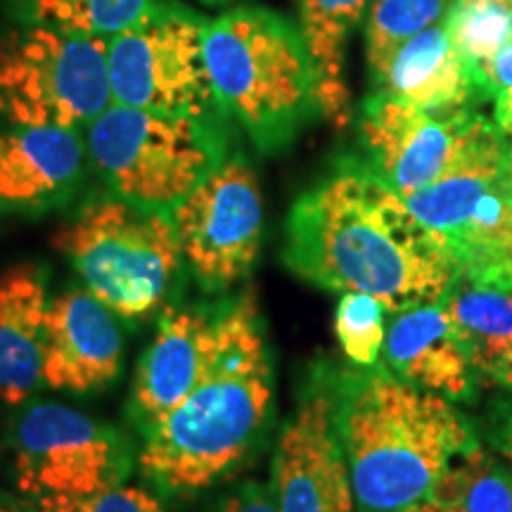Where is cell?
Returning a JSON list of instances; mask_svg holds the SVG:
<instances>
[{
    "label": "cell",
    "mask_w": 512,
    "mask_h": 512,
    "mask_svg": "<svg viewBox=\"0 0 512 512\" xmlns=\"http://www.w3.org/2000/svg\"><path fill=\"white\" fill-rule=\"evenodd\" d=\"M214 512H278L273 494L259 484H245L233 491Z\"/></svg>",
    "instance_id": "obj_29"
},
{
    "label": "cell",
    "mask_w": 512,
    "mask_h": 512,
    "mask_svg": "<svg viewBox=\"0 0 512 512\" xmlns=\"http://www.w3.org/2000/svg\"><path fill=\"white\" fill-rule=\"evenodd\" d=\"M86 140L74 128L12 126L0 133V211L62 207L86 176Z\"/></svg>",
    "instance_id": "obj_15"
},
{
    "label": "cell",
    "mask_w": 512,
    "mask_h": 512,
    "mask_svg": "<svg viewBox=\"0 0 512 512\" xmlns=\"http://www.w3.org/2000/svg\"><path fill=\"white\" fill-rule=\"evenodd\" d=\"M0 512H43L31 498H0Z\"/></svg>",
    "instance_id": "obj_33"
},
{
    "label": "cell",
    "mask_w": 512,
    "mask_h": 512,
    "mask_svg": "<svg viewBox=\"0 0 512 512\" xmlns=\"http://www.w3.org/2000/svg\"><path fill=\"white\" fill-rule=\"evenodd\" d=\"M10 460L19 494L38 501L83 498L124 484L133 456L114 427L79 408L41 401L15 420Z\"/></svg>",
    "instance_id": "obj_10"
},
{
    "label": "cell",
    "mask_w": 512,
    "mask_h": 512,
    "mask_svg": "<svg viewBox=\"0 0 512 512\" xmlns=\"http://www.w3.org/2000/svg\"><path fill=\"white\" fill-rule=\"evenodd\" d=\"M83 287L124 320H143L169 302L185 261L176 223L112 192L95 197L53 235Z\"/></svg>",
    "instance_id": "obj_5"
},
{
    "label": "cell",
    "mask_w": 512,
    "mask_h": 512,
    "mask_svg": "<svg viewBox=\"0 0 512 512\" xmlns=\"http://www.w3.org/2000/svg\"><path fill=\"white\" fill-rule=\"evenodd\" d=\"M373 0H294L318 74L320 117L344 131L354 119L347 83V50L351 34L361 27Z\"/></svg>",
    "instance_id": "obj_19"
},
{
    "label": "cell",
    "mask_w": 512,
    "mask_h": 512,
    "mask_svg": "<svg viewBox=\"0 0 512 512\" xmlns=\"http://www.w3.org/2000/svg\"><path fill=\"white\" fill-rule=\"evenodd\" d=\"M503 456L508 458V463L512 465V425L508 427V434L503 439Z\"/></svg>",
    "instance_id": "obj_35"
},
{
    "label": "cell",
    "mask_w": 512,
    "mask_h": 512,
    "mask_svg": "<svg viewBox=\"0 0 512 512\" xmlns=\"http://www.w3.org/2000/svg\"><path fill=\"white\" fill-rule=\"evenodd\" d=\"M36 503L43 512H164L155 496L126 484L83 498H38Z\"/></svg>",
    "instance_id": "obj_27"
},
{
    "label": "cell",
    "mask_w": 512,
    "mask_h": 512,
    "mask_svg": "<svg viewBox=\"0 0 512 512\" xmlns=\"http://www.w3.org/2000/svg\"><path fill=\"white\" fill-rule=\"evenodd\" d=\"M368 79L375 93L430 112L472 110L475 102L489 98L477 64L458 48L446 22L401 43Z\"/></svg>",
    "instance_id": "obj_16"
},
{
    "label": "cell",
    "mask_w": 512,
    "mask_h": 512,
    "mask_svg": "<svg viewBox=\"0 0 512 512\" xmlns=\"http://www.w3.org/2000/svg\"><path fill=\"white\" fill-rule=\"evenodd\" d=\"M508 169H510V174H512V143L508 145Z\"/></svg>",
    "instance_id": "obj_37"
},
{
    "label": "cell",
    "mask_w": 512,
    "mask_h": 512,
    "mask_svg": "<svg viewBox=\"0 0 512 512\" xmlns=\"http://www.w3.org/2000/svg\"><path fill=\"white\" fill-rule=\"evenodd\" d=\"M399 512H460V510L453 503H446V501H441V498L430 496V498H425V501L408 505V508H403Z\"/></svg>",
    "instance_id": "obj_32"
},
{
    "label": "cell",
    "mask_w": 512,
    "mask_h": 512,
    "mask_svg": "<svg viewBox=\"0 0 512 512\" xmlns=\"http://www.w3.org/2000/svg\"><path fill=\"white\" fill-rule=\"evenodd\" d=\"M508 145L503 150L475 159L472 164L458 169L456 174L441 178V181L406 197L408 207L418 216V221L427 230H432L451 254L460 235L465 233L472 214H475L477 204L503 178L505 162H508Z\"/></svg>",
    "instance_id": "obj_21"
},
{
    "label": "cell",
    "mask_w": 512,
    "mask_h": 512,
    "mask_svg": "<svg viewBox=\"0 0 512 512\" xmlns=\"http://www.w3.org/2000/svg\"><path fill=\"white\" fill-rule=\"evenodd\" d=\"M46 273L15 264L0 273V401L19 406L43 384L48 316Z\"/></svg>",
    "instance_id": "obj_18"
},
{
    "label": "cell",
    "mask_w": 512,
    "mask_h": 512,
    "mask_svg": "<svg viewBox=\"0 0 512 512\" xmlns=\"http://www.w3.org/2000/svg\"><path fill=\"white\" fill-rule=\"evenodd\" d=\"M451 5L453 0H373L363 19L368 72H375L401 43L446 22Z\"/></svg>",
    "instance_id": "obj_24"
},
{
    "label": "cell",
    "mask_w": 512,
    "mask_h": 512,
    "mask_svg": "<svg viewBox=\"0 0 512 512\" xmlns=\"http://www.w3.org/2000/svg\"><path fill=\"white\" fill-rule=\"evenodd\" d=\"M458 278L472 280L477 285H491V287H505L512 290V226L505 238L498 242L494 249H489L482 259L477 261L470 271H465Z\"/></svg>",
    "instance_id": "obj_28"
},
{
    "label": "cell",
    "mask_w": 512,
    "mask_h": 512,
    "mask_svg": "<svg viewBox=\"0 0 512 512\" xmlns=\"http://www.w3.org/2000/svg\"><path fill=\"white\" fill-rule=\"evenodd\" d=\"M207 19L164 3L107 41L114 105L136 110L216 117L223 114L204 62Z\"/></svg>",
    "instance_id": "obj_9"
},
{
    "label": "cell",
    "mask_w": 512,
    "mask_h": 512,
    "mask_svg": "<svg viewBox=\"0 0 512 512\" xmlns=\"http://www.w3.org/2000/svg\"><path fill=\"white\" fill-rule=\"evenodd\" d=\"M264 216L259 178L242 155L226 157L171 211L185 268L202 290L226 292L254 271Z\"/></svg>",
    "instance_id": "obj_11"
},
{
    "label": "cell",
    "mask_w": 512,
    "mask_h": 512,
    "mask_svg": "<svg viewBox=\"0 0 512 512\" xmlns=\"http://www.w3.org/2000/svg\"><path fill=\"white\" fill-rule=\"evenodd\" d=\"M283 261L328 292H363L399 313L446 297L458 280L448 247L406 197L361 159H347L292 204Z\"/></svg>",
    "instance_id": "obj_1"
},
{
    "label": "cell",
    "mask_w": 512,
    "mask_h": 512,
    "mask_svg": "<svg viewBox=\"0 0 512 512\" xmlns=\"http://www.w3.org/2000/svg\"><path fill=\"white\" fill-rule=\"evenodd\" d=\"M337 413L361 512L425 501L453 458L477 446L451 401L399 380L382 363L337 370Z\"/></svg>",
    "instance_id": "obj_3"
},
{
    "label": "cell",
    "mask_w": 512,
    "mask_h": 512,
    "mask_svg": "<svg viewBox=\"0 0 512 512\" xmlns=\"http://www.w3.org/2000/svg\"><path fill=\"white\" fill-rule=\"evenodd\" d=\"M494 121L505 138H512V88L494 95Z\"/></svg>",
    "instance_id": "obj_31"
},
{
    "label": "cell",
    "mask_w": 512,
    "mask_h": 512,
    "mask_svg": "<svg viewBox=\"0 0 512 512\" xmlns=\"http://www.w3.org/2000/svg\"><path fill=\"white\" fill-rule=\"evenodd\" d=\"M110 105L107 41L38 22L0 34V117L10 126L79 131Z\"/></svg>",
    "instance_id": "obj_7"
},
{
    "label": "cell",
    "mask_w": 512,
    "mask_h": 512,
    "mask_svg": "<svg viewBox=\"0 0 512 512\" xmlns=\"http://www.w3.org/2000/svg\"><path fill=\"white\" fill-rule=\"evenodd\" d=\"M209 5H230V3H238V0H204Z\"/></svg>",
    "instance_id": "obj_36"
},
{
    "label": "cell",
    "mask_w": 512,
    "mask_h": 512,
    "mask_svg": "<svg viewBox=\"0 0 512 512\" xmlns=\"http://www.w3.org/2000/svg\"><path fill=\"white\" fill-rule=\"evenodd\" d=\"M384 304L363 292H344L335 311V335L351 366L373 368L380 363L384 337Z\"/></svg>",
    "instance_id": "obj_26"
},
{
    "label": "cell",
    "mask_w": 512,
    "mask_h": 512,
    "mask_svg": "<svg viewBox=\"0 0 512 512\" xmlns=\"http://www.w3.org/2000/svg\"><path fill=\"white\" fill-rule=\"evenodd\" d=\"M275 368L252 294L226 299L223 349L211 373L143 432L138 463L166 494H197L245 460L273 415Z\"/></svg>",
    "instance_id": "obj_2"
},
{
    "label": "cell",
    "mask_w": 512,
    "mask_h": 512,
    "mask_svg": "<svg viewBox=\"0 0 512 512\" xmlns=\"http://www.w3.org/2000/svg\"><path fill=\"white\" fill-rule=\"evenodd\" d=\"M124 363L119 316L86 287L50 299L43 344V384L55 392L93 394L117 382Z\"/></svg>",
    "instance_id": "obj_14"
},
{
    "label": "cell",
    "mask_w": 512,
    "mask_h": 512,
    "mask_svg": "<svg viewBox=\"0 0 512 512\" xmlns=\"http://www.w3.org/2000/svg\"><path fill=\"white\" fill-rule=\"evenodd\" d=\"M382 366L399 380L448 401L467 399L477 373L441 302L394 313L384 337Z\"/></svg>",
    "instance_id": "obj_17"
},
{
    "label": "cell",
    "mask_w": 512,
    "mask_h": 512,
    "mask_svg": "<svg viewBox=\"0 0 512 512\" xmlns=\"http://www.w3.org/2000/svg\"><path fill=\"white\" fill-rule=\"evenodd\" d=\"M223 332L226 299L216 306H166L131 384L128 415L140 434L211 373L223 349Z\"/></svg>",
    "instance_id": "obj_13"
},
{
    "label": "cell",
    "mask_w": 512,
    "mask_h": 512,
    "mask_svg": "<svg viewBox=\"0 0 512 512\" xmlns=\"http://www.w3.org/2000/svg\"><path fill=\"white\" fill-rule=\"evenodd\" d=\"M162 3L164 0H27V8L38 24L110 41Z\"/></svg>",
    "instance_id": "obj_23"
},
{
    "label": "cell",
    "mask_w": 512,
    "mask_h": 512,
    "mask_svg": "<svg viewBox=\"0 0 512 512\" xmlns=\"http://www.w3.org/2000/svg\"><path fill=\"white\" fill-rule=\"evenodd\" d=\"M441 304L477 373L498 380L512 354V290L458 278Z\"/></svg>",
    "instance_id": "obj_20"
},
{
    "label": "cell",
    "mask_w": 512,
    "mask_h": 512,
    "mask_svg": "<svg viewBox=\"0 0 512 512\" xmlns=\"http://www.w3.org/2000/svg\"><path fill=\"white\" fill-rule=\"evenodd\" d=\"M432 496L460 512H512V470L482 446H472L453 458Z\"/></svg>",
    "instance_id": "obj_22"
},
{
    "label": "cell",
    "mask_w": 512,
    "mask_h": 512,
    "mask_svg": "<svg viewBox=\"0 0 512 512\" xmlns=\"http://www.w3.org/2000/svg\"><path fill=\"white\" fill-rule=\"evenodd\" d=\"M446 27L458 48L479 64L512 43V3L508 0H453Z\"/></svg>",
    "instance_id": "obj_25"
},
{
    "label": "cell",
    "mask_w": 512,
    "mask_h": 512,
    "mask_svg": "<svg viewBox=\"0 0 512 512\" xmlns=\"http://www.w3.org/2000/svg\"><path fill=\"white\" fill-rule=\"evenodd\" d=\"M358 138L363 162L403 197L508 145L496 121L475 110L430 112L375 91L358 112Z\"/></svg>",
    "instance_id": "obj_8"
},
{
    "label": "cell",
    "mask_w": 512,
    "mask_h": 512,
    "mask_svg": "<svg viewBox=\"0 0 512 512\" xmlns=\"http://www.w3.org/2000/svg\"><path fill=\"white\" fill-rule=\"evenodd\" d=\"M508 3H512V0H508Z\"/></svg>",
    "instance_id": "obj_38"
},
{
    "label": "cell",
    "mask_w": 512,
    "mask_h": 512,
    "mask_svg": "<svg viewBox=\"0 0 512 512\" xmlns=\"http://www.w3.org/2000/svg\"><path fill=\"white\" fill-rule=\"evenodd\" d=\"M498 382L505 384L508 389H512V354L508 358V363H505V368L501 370V375H498Z\"/></svg>",
    "instance_id": "obj_34"
},
{
    "label": "cell",
    "mask_w": 512,
    "mask_h": 512,
    "mask_svg": "<svg viewBox=\"0 0 512 512\" xmlns=\"http://www.w3.org/2000/svg\"><path fill=\"white\" fill-rule=\"evenodd\" d=\"M477 72L489 95L512 88V43L498 50L496 55H491L489 60L479 62Z\"/></svg>",
    "instance_id": "obj_30"
},
{
    "label": "cell",
    "mask_w": 512,
    "mask_h": 512,
    "mask_svg": "<svg viewBox=\"0 0 512 512\" xmlns=\"http://www.w3.org/2000/svg\"><path fill=\"white\" fill-rule=\"evenodd\" d=\"M204 62L221 112L256 150H283L320 117L316 64L299 24L280 12L233 8L211 19Z\"/></svg>",
    "instance_id": "obj_4"
},
{
    "label": "cell",
    "mask_w": 512,
    "mask_h": 512,
    "mask_svg": "<svg viewBox=\"0 0 512 512\" xmlns=\"http://www.w3.org/2000/svg\"><path fill=\"white\" fill-rule=\"evenodd\" d=\"M271 494L278 512H356L337 413V370L316 366L280 430Z\"/></svg>",
    "instance_id": "obj_12"
},
{
    "label": "cell",
    "mask_w": 512,
    "mask_h": 512,
    "mask_svg": "<svg viewBox=\"0 0 512 512\" xmlns=\"http://www.w3.org/2000/svg\"><path fill=\"white\" fill-rule=\"evenodd\" d=\"M88 159L114 197L171 214L226 162L216 117L110 105L86 128Z\"/></svg>",
    "instance_id": "obj_6"
}]
</instances>
